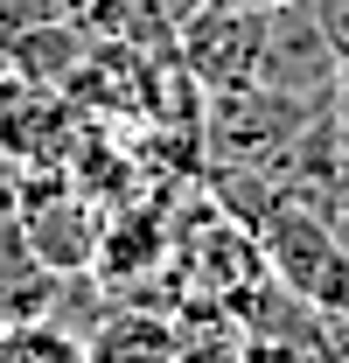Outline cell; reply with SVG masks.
<instances>
[{"instance_id": "obj_6", "label": "cell", "mask_w": 349, "mask_h": 363, "mask_svg": "<svg viewBox=\"0 0 349 363\" xmlns=\"http://www.w3.org/2000/svg\"><path fill=\"white\" fill-rule=\"evenodd\" d=\"M49 308H56V272L28 252L14 203H0V315L21 321V315H49Z\"/></svg>"}, {"instance_id": "obj_12", "label": "cell", "mask_w": 349, "mask_h": 363, "mask_svg": "<svg viewBox=\"0 0 349 363\" xmlns=\"http://www.w3.org/2000/svg\"><path fill=\"white\" fill-rule=\"evenodd\" d=\"M0 335H7V315H0Z\"/></svg>"}, {"instance_id": "obj_8", "label": "cell", "mask_w": 349, "mask_h": 363, "mask_svg": "<svg viewBox=\"0 0 349 363\" xmlns=\"http://www.w3.org/2000/svg\"><path fill=\"white\" fill-rule=\"evenodd\" d=\"M174 363H245L238 315H223V308H189V315H182V357Z\"/></svg>"}, {"instance_id": "obj_11", "label": "cell", "mask_w": 349, "mask_h": 363, "mask_svg": "<svg viewBox=\"0 0 349 363\" xmlns=\"http://www.w3.org/2000/svg\"><path fill=\"white\" fill-rule=\"evenodd\" d=\"M7 70H14V56H7V35H0V77H7Z\"/></svg>"}, {"instance_id": "obj_3", "label": "cell", "mask_w": 349, "mask_h": 363, "mask_svg": "<svg viewBox=\"0 0 349 363\" xmlns=\"http://www.w3.org/2000/svg\"><path fill=\"white\" fill-rule=\"evenodd\" d=\"M77 98L63 84H43V77H21L7 70L0 77V161L14 175H56L77 147Z\"/></svg>"}, {"instance_id": "obj_5", "label": "cell", "mask_w": 349, "mask_h": 363, "mask_svg": "<svg viewBox=\"0 0 349 363\" xmlns=\"http://www.w3.org/2000/svg\"><path fill=\"white\" fill-rule=\"evenodd\" d=\"M91 363H174L182 357V315L174 308H112L84 328Z\"/></svg>"}, {"instance_id": "obj_7", "label": "cell", "mask_w": 349, "mask_h": 363, "mask_svg": "<svg viewBox=\"0 0 349 363\" xmlns=\"http://www.w3.org/2000/svg\"><path fill=\"white\" fill-rule=\"evenodd\" d=\"M0 363H91V357H84V335L63 315H21L0 335Z\"/></svg>"}, {"instance_id": "obj_10", "label": "cell", "mask_w": 349, "mask_h": 363, "mask_svg": "<svg viewBox=\"0 0 349 363\" xmlns=\"http://www.w3.org/2000/svg\"><path fill=\"white\" fill-rule=\"evenodd\" d=\"M336 224H343V252H349V203H343V210H336Z\"/></svg>"}, {"instance_id": "obj_4", "label": "cell", "mask_w": 349, "mask_h": 363, "mask_svg": "<svg viewBox=\"0 0 349 363\" xmlns=\"http://www.w3.org/2000/svg\"><path fill=\"white\" fill-rule=\"evenodd\" d=\"M168 252H174V230L161 224V210L154 203H119V210H105L91 279L105 294L126 286V279H154V272H168Z\"/></svg>"}, {"instance_id": "obj_1", "label": "cell", "mask_w": 349, "mask_h": 363, "mask_svg": "<svg viewBox=\"0 0 349 363\" xmlns=\"http://www.w3.org/2000/svg\"><path fill=\"white\" fill-rule=\"evenodd\" d=\"M14 217H21L28 252H35L56 279L91 272V259H98V230H105V210H98V203H91L63 168H56V175H21V182H14Z\"/></svg>"}, {"instance_id": "obj_2", "label": "cell", "mask_w": 349, "mask_h": 363, "mask_svg": "<svg viewBox=\"0 0 349 363\" xmlns=\"http://www.w3.org/2000/svg\"><path fill=\"white\" fill-rule=\"evenodd\" d=\"M265 14L272 7H245V0H210L182 14V70L210 91H245L265 70Z\"/></svg>"}, {"instance_id": "obj_9", "label": "cell", "mask_w": 349, "mask_h": 363, "mask_svg": "<svg viewBox=\"0 0 349 363\" xmlns=\"http://www.w3.org/2000/svg\"><path fill=\"white\" fill-rule=\"evenodd\" d=\"M328 126L349 140V49L336 56V77H328Z\"/></svg>"}]
</instances>
